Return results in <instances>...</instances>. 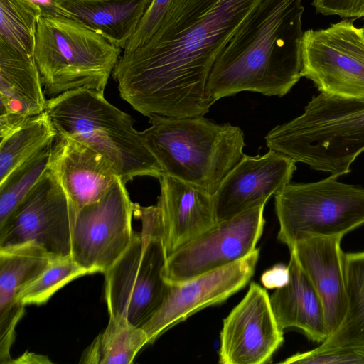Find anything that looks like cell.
<instances>
[{"instance_id":"obj_24","label":"cell","mask_w":364,"mask_h":364,"mask_svg":"<svg viewBox=\"0 0 364 364\" xmlns=\"http://www.w3.org/2000/svg\"><path fill=\"white\" fill-rule=\"evenodd\" d=\"M147 343L148 337L142 328L122 317L109 316L106 328L86 348L80 363L129 364Z\"/></svg>"},{"instance_id":"obj_17","label":"cell","mask_w":364,"mask_h":364,"mask_svg":"<svg viewBox=\"0 0 364 364\" xmlns=\"http://www.w3.org/2000/svg\"><path fill=\"white\" fill-rule=\"evenodd\" d=\"M343 237H307L289 248L295 254L322 302L329 336L339 327L347 310L345 253L341 247Z\"/></svg>"},{"instance_id":"obj_25","label":"cell","mask_w":364,"mask_h":364,"mask_svg":"<svg viewBox=\"0 0 364 364\" xmlns=\"http://www.w3.org/2000/svg\"><path fill=\"white\" fill-rule=\"evenodd\" d=\"M57 136L51 119L45 111L1 138L0 183L17 166L54 142Z\"/></svg>"},{"instance_id":"obj_26","label":"cell","mask_w":364,"mask_h":364,"mask_svg":"<svg viewBox=\"0 0 364 364\" xmlns=\"http://www.w3.org/2000/svg\"><path fill=\"white\" fill-rule=\"evenodd\" d=\"M42 13L41 6L32 0H0V43L33 56Z\"/></svg>"},{"instance_id":"obj_11","label":"cell","mask_w":364,"mask_h":364,"mask_svg":"<svg viewBox=\"0 0 364 364\" xmlns=\"http://www.w3.org/2000/svg\"><path fill=\"white\" fill-rule=\"evenodd\" d=\"M71 225L66 194L47 169L0 224V250L31 245L53 259L71 256Z\"/></svg>"},{"instance_id":"obj_3","label":"cell","mask_w":364,"mask_h":364,"mask_svg":"<svg viewBox=\"0 0 364 364\" xmlns=\"http://www.w3.org/2000/svg\"><path fill=\"white\" fill-rule=\"evenodd\" d=\"M139 134L165 175L211 195L244 156V132L201 117L151 116ZM163 174V175H164Z\"/></svg>"},{"instance_id":"obj_29","label":"cell","mask_w":364,"mask_h":364,"mask_svg":"<svg viewBox=\"0 0 364 364\" xmlns=\"http://www.w3.org/2000/svg\"><path fill=\"white\" fill-rule=\"evenodd\" d=\"M281 363L292 364H364V348L353 346L324 347L297 353Z\"/></svg>"},{"instance_id":"obj_18","label":"cell","mask_w":364,"mask_h":364,"mask_svg":"<svg viewBox=\"0 0 364 364\" xmlns=\"http://www.w3.org/2000/svg\"><path fill=\"white\" fill-rule=\"evenodd\" d=\"M164 242L168 257L218 223L214 195L168 175L159 179Z\"/></svg>"},{"instance_id":"obj_27","label":"cell","mask_w":364,"mask_h":364,"mask_svg":"<svg viewBox=\"0 0 364 364\" xmlns=\"http://www.w3.org/2000/svg\"><path fill=\"white\" fill-rule=\"evenodd\" d=\"M54 142L20 164L0 183V224L28 195L48 169Z\"/></svg>"},{"instance_id":"obj_16","label":"cell","mask_w":364,"mask_h":364,"mask_svg":"<svg viewBox=\"0 0 364 364\" xmlns=\"http://www.w3.org/2000/svg\"><path fill=\"white\" fill-rule=\"evenodd\" d=\"M48 169L66 194L72 220L82 207L100 200L120 178L111 161L67 136H57Z\"/></svg>"},{"instance_id":"obj_30","label":"cell","mask_w":364,"mask_h":364,"mask_svg":"<svg viewBox=\"0 0 364 364\" xmlns=\"http://www.w3.org/2000/svg\"><path fill=\"white\" fill-rule=\"evenodd\" d=\"M171 0H152L124 51L143 46L153 36Z\"/></svg>"},{"instance_id":"obj_23","label":"cell","mask_w":364,"mask_h":364,"mask_svg":"<svg viewBox=\"0 0 364 364\" xmlns=\"http://www.w3.org/2000/svg\"><path fill=\"white\" fill-rule=\"evenodd\" d=\"M347 310L339 327L321 346L364 348V251L344 254Z\"/></svg>"},{"instance_id":"obj_15","label":"cell","mask_w":364,"mask_h":364,"mask_svg":"<svg viewBox=\"0 0 364 364\" xmlns=\"http://www.w3.org/2000/svg\"><path fill=\"white\" fill-rule=\"evenodd\" d=\"M296 168V161L273 150L262 156L244 154L213 196L218 223L265 205L290 183Z\"/></svg>"},{"instance_id":"obj_5","label":"cell","mask_w":364,"mask_h":364,"mask_svg":"<svg viewBox=\"0 0 364 364\" xmlns=\"http://www.w3.org/2000/svg\"><path fill=\"white\" fill-rule=\"evenodd\" d=\"M46 112L58 136L70 137L105 156L124 183L136 176L159 179L164 174L132 117L104 93L88 88L67 91L48 100Z\"/></svg>"},{"instance_id":"obj_2","label":"cell","mask_w":364,"mask_h":364,"mask_svg":"<svg viewBox=\"0 0 364 364\" xmlns=\"http://www.w3.org/2000/svg\"><path fill=\"white\" fill-rule=\"evenodd\" d=\"M302 0H262L209 72L210 102L240 92L287 95L301 78Z\"/></svg>"},{"instance_id":"obj_14","label":"cell","mask_w":364,"mask_h":364,"mask_svg":"<svg viewBox=\"0 0 364 364\" xmlns=\"http://www.w3.org/2000/svg\"><path fill=\"white\" fill-rule=\"evenodd\" d=\"M256 248L244 258L183 283L170 284L161 306L142 327L152 343L162 333L198 311L226 301L244 288L254 274Z\"/></svg>"},{"instance_id":"obj_4","label":"cell","mask_w":364,"mask_h":364,"mask_svg":"<svg viewBox=\"0 0 364 364\" xmlns=\"http://www.w3.org/2000/svg\"><path fill=\"white\" fill-rule=\"evenodd\" d=\"M264 139L269 149L338 178L364 151V98L321 92Z\"/></svg>"},{"instance_id":"obj_10","label":"cell","mask_w":364,"mask_h":364,"mask_svg":"<svg viewBox=\"0 0 364 364\" xmlns=\"http://www.w3.org/2000/svg\"><path fill=\"white\" fill-rule=\"evenodd\" d=\"M125 185L118 178L100 200L73 218L71 257L87 274L104 273L132 242L134 203Z\"/></svg>"},{"instance_id":"obj_7","label":"cell","mask_w":364,"mask_h":364,"mask_svg":"<svg viewBox=\"0 0 364 364\" xmlns=\"http://www.w3.org/2000/svg\"><path fill=\"white\" fill-rule=\"evenodd\" d=\"M141 222L123 255L105 274V299L109 316L142 328L164 301L170 284L163 277L167 261L161 207L134 203Z\"/></svg>"},{"instance_id":"obj_21","label":"cell","mask_w":364,"mask_h":364,"mask_svg":"<svg viewBox=\"0 0 364 364\" xmlns=\"http://www.w3.org/2000/svg\"><path fill=\"white\" fill-rule=\"evenodd\" d=\"M56 12L124 50L152 0H52Z\"/></svg>"},{"instance_id":"obj_6","label":"cell","mask_w":364,"mask_h":364,"mask_svg":"<svg viewBox=\"0 0 364 364\" xmlns=\"http://www.w3.org/2000/svg\"><path fill=\"white\" fill-rule=\"evenodd\" d=\"M122 49L98 33L58 13L43 12L33 56L46 96L88 88L104 93Z\"/></svg>"},{"instance_id":"obj_20","label":"cell","mask_w":364,"mask_h":364,"mask_svg":"<svg viewBox=\"0 0 364 364\" xmlns=\"http://www.w3.org/2000/svg\"><path fill=\"white\" fill-rule=\"evenodd\" d=\"M289 280L269 296L276 321L282 330L296 328L311 341L322 343L329 336L322 302L289 250Z\"/></svg>"},{"instance_id":"obj_8","label":"cell","mask_w":364,"mask_h":364,"mask_svg":"<svg viewBox=\"0 0 364 364\" xmlns=\"http://www.w3.org/2000/svg\"><path fill=\"white\" fill-rule=\"evenodd\" d=\"M274 196L277 239L288 248L307 237L344 236L364 224V188L332 176L289 183Z\"/></svg>"},{"instance_id":"obj_19","label":"cell","mask_w":364,"mask_h":364,"mask_svg":"<svg viewBox=\"0 0 364 364\" xmlns=\"http://www.w3.org/2000/svg\"><path fill=\"white\" fill-rule=\"evenodd\" d=\"M47 101L34 56L0 43V136L46 111Z\"/></svg>"},{"instance_id":"obj_28","label":"cell","mask_w":364,"mask_h":364,"mask_svg":"<svg viewBox=\"0 0 364 364\" xmlns=\"http://www.w3.org/2000/svg\"><path fill=\"white\" fill-rule=\"evenodd\" d=\"M87 274L71 256L53 259L36 279L27 284L17 295L23 305H41L70 281Z\"/></svg>"},{"instance_id":"obj_13","label":"cell","mask_w":364,"mask_h":364,"mask_svg":"<svg viewBox=\"0 0 364 364\" xmlns=\"http://www.w3.org/2000/svg\"><path fill=\"white\" fill-rule=\"evenodd\" d=\"M267 291L251 282L244 298L223 319L218 351L220 364L269 363L284 342Z\"/></svg>"},{"instance_id":"obj_12","label":"cell","mask_w":364,"mask_h":364,"mask_svg":"<svg viewBox=\"0 0 364 364\" xmlns=\"http://www.w3.org/2000/svg\"><path fill=\"white\" fill-rule=\"evenodd\" d=\"M265 205L218 222L167 257L163 272L169 284L183 283L234 263L256 249L265 224Z\"/></svg>"},{"instance_id":"obj_31","label":"cell","mask_w":364,"mask_h":364,"mask_svg":"<svg viewBox=\"0 0 364 364\" xmlns=\"http://www.w3.org/2000/svg\"><path fill=\"white\" fill-rule=\"evenodd\" d=\"M289 280L288 266L277 264L264 272L261 277L262 284L267 289H277L287 284Z\"/></svg>"},{"instance_id":"obj_22","label":"cell","mask_w":364,"mask_h":364,"mask_svg":"<svg viewBox=\"0 0 364 364\" xmlns=\"http://www.w3.org/2000/svg\"><path fill=\"white\" fill-rule=\"evenodd\" d=\"M52 260L35 246L0 250V315L25 306L17 301V295L43 272Z\"/></svg>"},{"instance_id":"obj_1","label":"cell","mask_w":364,"mask_h":364,"mask_svg":"<svg viewBox=\"0 0 364 364\" xmlns=\"http://www.w3.org/2000/svg\"><path fill=\"white\" fill-rule=\"evenodd\" d=\"M262 0H171L153 36L112 72L121 97L146 117H201L216 58Z\"/></svg>"},{"instance_id":"obj_9","label":"cell","mask_w":364,"mask_h":364,"mask_svg":"<svg viewBox=\"0 0 364 364\" xmlns=\"http://www.w3.org/2000/svg\"><path fill=\"white\" fill-rule=\"evenodd\" d=\"M301 75L322 93L364 98V27L344 18L304 31Z\"/></svg>"}]
</instances>
